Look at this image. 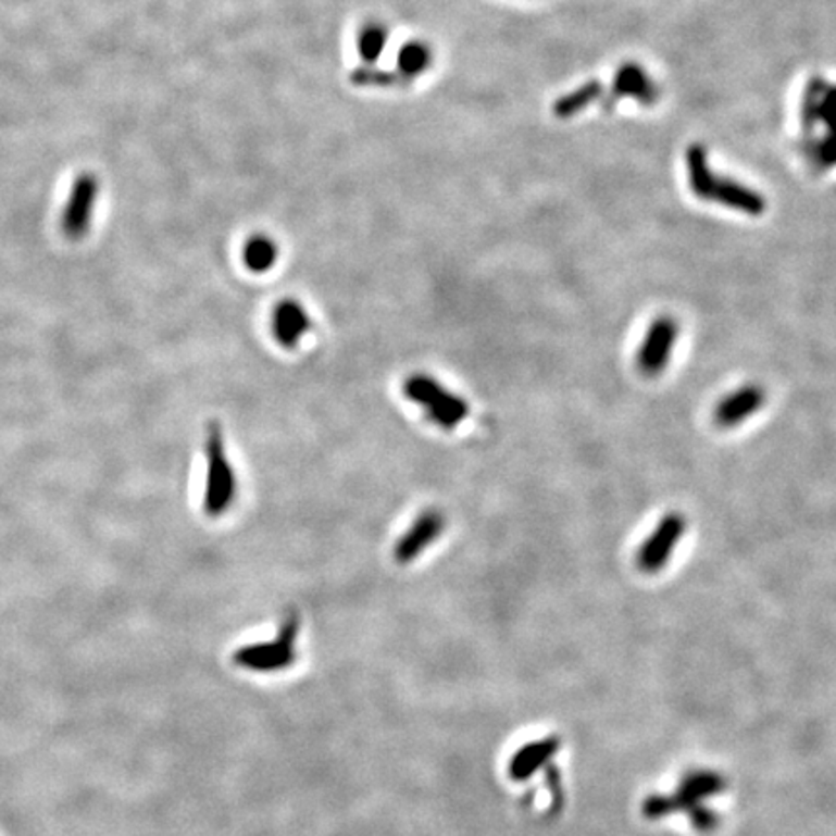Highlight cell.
Here are the masks:
<instances>
[{"instance_id": "obj_1", "label": "cell", "mask_w": 836, "mask_h": 836, "mask_svg": "<svg viewBox=\"0 0 836 836\" xmlns=\"http://www.w3.org/2000/svg\"><path fill=\"white\" fill-rule=\"evenodd\" d=\"M687 169H689V185L691 190L699 196L701 200L722 203L726 208H732L736 212L748 213V215H761L765 212V200L763 196L753 192L751 188L734 183L731 178H721L709 171L707 158H704L703 148H691L687 151Z\"/></svg>"}, {"instance_id": "obj_2", "label": "cell", "mask_w": 836, "mask_h": 836, "mask_svg": "<svg viewBox=\"0 0 836 836\" xmlns=\"http://www.w3.org/2000/svg\"><path fill=\"white\" fill-rule=\"evenodd\" d=\"M403 394L411 403L423 409L428 423L444 432L456 431L471 414L467 399L453 394L441 382L424 372L411 374L403 382Z\"/></svg>"}, {"instance_id": "obj_3", "label": "cell", "mask_w": 836, "mask_h": 836, "mask_svg": "<svg viewBox=\"0 0 836 836\" xmlns=\"http://www.w3.org/2000/svg\"><path fill=\"white\" fill-rule=\"evenodd\" d=\"M205 490H203V510L210 517H221L229 511L237 500V473L230 465L225 449V436L220 423L210 424L205 440Z\"/></svg>"}, {"instance_id": "obj_4", "label": "cell", "mask_w": 836, "mask_h": 836, "mask_svg": "<svg viewBox=\"0 0 836 836\" xmlns=\"http://www.w3.org/2000/svg\"><path fill=\"white\" fill-rule=\"evenodd\" d=\"M300 614L297 610L289 612V616L283 620L279 632L275 639L265 642H254L240 647L233 661L237 666L252 672H282V670L291 669L297 662V641L300 635Z\"/></svg>"}, {"instance_id": "obj_5", "label": "cell", "mask_w": 836, "mask_h": 836, "mask_svg": "<svg viewBox=\"0 0 836 836\" xmlns=\"http://www.w3.org/2000/svg\"><path fill=\"white\" fill-rule=\"evenodd\" d=\"M678 335L679 324L676 317L664 314L652 320L637 351V369L642 376L657 378L669 369Z\"/></svg>"}, {"instance_id": "obj_6", "label": "cell", "mask_w": 836, "mask_h": 836, "mask_svg": "<svg viewBox=\"0 0 836 836\" xmlns=\"http://www.w3.org/2000/svg\"><path fill=\"white\" fill-rule=\"evenodd\" d=\"M686 531V515H682L678 511L666 513L639 548L637 567L645 573L661 572L662 567L669 564Z\"/></svg>"}, {"instance_id": "obj_7", "label": "cell", "mask_w": 836, "mask_h": 836, "mask_svg": "<svg viewBox=\"0 0 836 836\" xmlns=\"http://www.w3.org/2000/svg\"><path fill=\"white\" fill-rule=\"evenodd\" d=\"M446 531V515L441 510L428 508L414 517L405 533L397 540L394 556L399 565L413 564Z\"/></svg>"}, {"instance_id": "obj_8", "label": "cell", "mask_w": 836, "mask_h": 836, "mask_svg": "<svg viewBox=\"0 0 836 836\" xmlns=\"http://www.w3.org/2000/svg\"><path fill=\"white\" fill-rule=\"evenodd\" d=\"M766 403V391L759 384H744L714 407L713 419L721 428H736L759 413Z\"/></svg>"}, {"instance_id": "obj_9", "label": "cell", "mask_w": 836, "mask_h": 836, "mask_svg": "<svg viewBox=\"0 0 836 836\" xmlns=\"http://www.w3.org/2000/svg\"><path fill=\"white\" fill-rule=\"evenodd\" d=\"M312 329V317L297 299H283L273 307L272 334L275 344L285 351L299 347L302 337Z\"/></svg>"}, {"instance_id": "obj_10", "label": "cell", "mask_w": 836, "mask_h": 836, "mask_svg": "<svg viewBox=\"0 0 836 836\" xmlns=\"http://www.w3.org/2000/svg\"><path fill=\"white\" fill-rule=\"evenodd\" d=\"M99 195L98 176L91 173H82L72 185L71 198L64 212V229L68 235H84L88 229L91 212L96 208Z\"/></svg>"}, {"instance_id": "obj_11", "label": "cell", "mask_w": 836, "mask_h": 836, "mask_svg": "<svg viewBox=\"0 0 836 836\" xmlns=\"http://www.w3.org/2000/svg\"><path fill=\"white\" fill-rule=\"evenodd\" d=\"M397 76L405 84L421 78L424 72H428L434 64V49L423 39H409L399 47L396 57Z\"/></svg>"}, {"instance_id": "obj_12", "label": "cell", "mask_w": 836, "mask_h": 836, "mask_svg": "<svg viewBox=\"0 0 836 836\" xmlns=\"http://www.w3.org/2000/svg\"><path fill=\"white\" fill-rule=\"evenodd\" d=\"M614 86H616L617 96L637 99L639 103H645V105H649L657 99L654 82L645 74L642 68L634 66V64H627L617 72Z\"/></svg>"}, {"instance_id": "obj_13", "label": "cell", "mask_w": 836, "mask_h": 836, "mask_svg": "<svg viewBox=\"0 0 836 836\" xmlns=\"http://www.w3.org/2000/svg\"><path fill=\"white\" fill-rule=\"evenodd\" d=\"M279 248L267 235H252L242 247V264L248 272L267 273L277 264Z\"/></svg>"}, {"instance_id": "obj_14", "label": "cell", "mask_w": 836, "mask_h": 836, "mask_svg": "<svg viewBox=\"0 0 836 836\" xmlns=\"http://www.w3.org/2000/svg\"><path fill=\"white\" fill-rule=\"evenodd\" d=\"M556 748L558 746L554 739H545V741H535L531 746H525L517 751L515 758L511 759L510 775L515 781H525L554 753Z\"/></svg>"}, {"instance_id": "obj_15", "label": "cell", "mask_w": 836, "mask_h": 836, "mask_svg": "<svg viewBox=\"0 0 836 836\" xmlns=\"http://www.w3.org/2000/svg\"><path fill=\"white\" fill-rule=\"evenodd\" d=\"M388 45L389 29L382 22L372 20V22H366L359 29L357 49H359L362 61L366 62L369 66H374L382 59V54L386 53Z\"/></svg>"}, {"instance_id": "obj_16", "label": "cell", "mask_w": 836, "mask_h": 836, "mask_svg": "<svg viewBox=\"0 0 836 836\" xmlns=\"http://www.w3.org/2000/svg\"><path fill=\"white\" fill-rule=\"evenodd\" d=\"M600 96L599 82H589L579 89H575L572 93H567L560 101H556L554 113L560 118H567V116L577 115L579 111H583V107L595 103Z\"/></svg>"}]
</instances>
